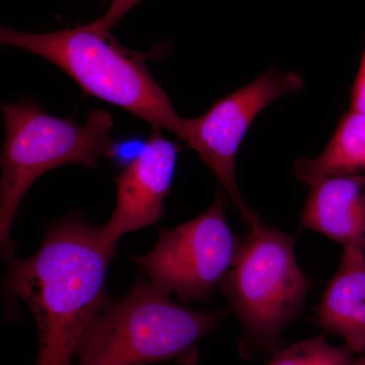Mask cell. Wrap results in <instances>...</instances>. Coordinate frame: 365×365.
<instances>
[{"instance_id":"7a4b0ae2","label":"cell","mask_w":365,"mask_h":365,"mask_svg":"<svg viewBox=\"0 0 365 365\" xmlns=\"http://www.w3.org/2000/svg\"><path fill=\"white\" fill-rule=\"evenodd\" d=\"M1 45L49 60L68 74L83 93L126 110L180 139L186 118L177 114L168 93L151 76L148 55L132 51L95 23L56 32H18L1 26Z\"/></svg>"},{"instance_id":"2e32d148","label":"cell","mask_w":365,"mask_h":365,"mask_svg":"<svg viewBox=\"0 0 365 365\" xmlns=\"http://www.w3.org/2000/svg\"><path fill=\"white\" fill-rule=\"evenodd\" d=\"M102 1H107V0H102Z\"/></svg>"},{"instance_id":"9a60e30c","label":"cell","mask_w":365,"mask_h":365,"mask_svg":"<svg viewBox=\"0 0 365 365\" xmlns=\"http://www.w3.org/2000/svg\"><path fill=\"white\" fill-rule=\"evenodd\" d=\"M350 365H365V355H364V356L359 357V359H353Z\"/></svg>"},{"instance_id":"8992f818","label":"cell","mask_w":365,"mask_h":365,"mask_svg":"<svg viewBox=\"0 0 365 365\" xmlns=\"http://www.w3.org/2000/svg\"><path fill=\"white\" fill-rule=\"evenodd\" d=\"M220 190L202 215L162 228L155 248L135 258L151 283L184 302H206L234 265L242 241L228 225Z\"/></svg>"},{"instance_id":"52a82bcc","label":"cell","mask_w":365,"mask_h":365,"mask_svg":"<svg viewBox=\"0 0 365 365\" xmlns=\"http://www.w3.org/2000/svg\"><path fill=\"white\" fill-rule=\"evenodd\" d=\"M304 86V78L299 74L271 68L216 102L201 116L186 118L182 140L215 173L225 195L249 227L260 222L261 218L242 198L235 179L240 146L254 120L265 108Z\"/></svg>"},{"instance_id":"6da1fadb","label":"cell","mask_w":365,"mask_h":365,"mask_svg":"<svg viewBox=\"0 0 365 365\" xmlns=\"http://www.w3.org/2000/svg\"><path fill=\"white\" fill-rule=\"evenodd\" d=\"M116 246L78 215L45 230L39 250L11 259L6 287L35 317L36 365H71L86 328L106 302V274Z\"/></svg>"},{"instance_id":"277c9868","label":"cell","mask_w":365,"mask_h":365,"mask_svg":"<svg viewBox=\"0 0 365 365\" xmlns=\"http://www.w3.org/2000/svg\"><path fill=\"white\" fill-rule=\"evenodd\" d=\"M6 135L0 181V244L2 258L13 259L16 244L11 227L21 201L34 182L60 165L97 168L115 153L114 122L103 109L91 111L85 125L52 116L31 100L2 106Z\"/></svg>"},{"instance_id":"5bb4252c","label":"cell","mask_w":365,"mask_h":365,"mask_svg":"<svg viewBox=\"0 0 365 365\" xmlns=\"http://www.w3.org/2000/svg\"><path fill=\"white\" fill-rule=\"evenodd\" d=\"M350 97V110L365 113V49Z\"/></svg>"},{"instance_id":"4fadbf2b","label":"cell","mask_w":365,"mask_h":365,"mask_svg":"<svg viewBox=\"0 0 365 365\" xmlns=\"http://www.w3.org/2000/svg\"><path fill=\"white\" fill-rule=\"evenodd\" d=\"M141 0H111L110 1L109 9L106 11L102 18L98 19V21H93L103 30H111L113 26L117 25L125 14H128L129 11L133 9L134 6L138 4Z\"/></svg>"},{"instance_id":"3957f363","label":"cell","mask_w":365,"mask_h":365,"mask_svg":"<svg viewBox=\"0 0 365 365\" xmlns=\"http://www.w3.org/2000/svg\"><path fill=\"white\" fill-rule=\"evenodd\" d=\"M225 314L181 306L138 276L119 302H107L91 319L76 349L78 365H195L197 344L215 332Z\"/></svg>"},{"instance_id":"5b68a950","label":"cell","mask_w":365,"mask_h":365,"mask_svg":"<svg viewBox=\"0 0 365 365\" xmlns=\"http://www.w3.org/2000/svg\"><path fill=\"white\" fill-rule=\"evenodd\" d=\"M295 237L262 222L250 227L220 289L242 323V352L275 354L299 318L311 282L297 265Z\"/></svg>"},{"instance_id":"8fae6325","label":"cell","mask_w":365,"mask_h":365,"mask_svg":"<svg viewBox=\"0 0 365 365\" xmlns=\"http://www.w3.org/2000/svg\"><path fill=\"white\" fill-rule=\"evenodd\" d=\"M294 170L311 188L331 178L365 174V113H345L325 150L318 157L295 160Z\"/></svg>"},{"instance_id":"7c38bea8","label":"cell","mask_w":365,"mask_h":365,"mask_svg":"<svg viewBox=\"0 0 365 365\" xmlns=\"http://www.w3.org/2000/svg\"><path fill=\"white\" fill-rule=\"evenodd\" d=\"M353 355L346 346L336 347L319 336L281 348L267 365H350Z\"/></svg>"},{"instance_id":"ba28073f","label":"cell","mask_w":365,"mask_h":365,"mask_svg":"<svg viewBox=\"0 0 365 365\" xmlns=\"http://www.w3.org/2000/svg\"><path fill=\"white\" fill-rule=\"evenodd\" d=\"M179 151L176 143L163 136L162 129L151 128L143 150L117 178L116 206L109 222L101 227L110 244L117 246L122 235L160 220Z\"/></svg>"},{"instance_id":"9c48e42d","label":"cell","mask_w":365,"mask_h":365,"mask_svg":"<svg viewBox=\"0 0 365 365\" xmlns=\"http://www.w3.org/2000/svg\"><path fill=\"white\" fill-rule=\"evenodd\" d=\"M300 227L325 235L343 248L365 252V174L331 178L312 187Z\"/></svg>"},{"instance_id":"30bf717a","label":"cell","mask_w":365,"mask_h":365,"mask_svg":"<svg viewBox=\"0 0 365 365\" xmlns=\"http://www.w3.org/2000/svg\"><path fill=\"white\" fill-rule=\"evenodd\" d=\"M319 325L340 336L355 354L365 351V252L344 248L318 307Z\"/></svg>"}]
</instances>
